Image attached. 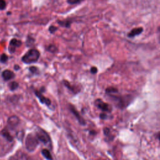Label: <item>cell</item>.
<instances>
[{"label":"cell","mask_w":160,"mask_h":160,"mask_svg":"<svg viewBox=\"0 0 160 160\" xmlns=\"http://www.w3.org/2000/svg\"><path fill=\"white\" fill-rule=\"evenodd\" d=\"M20 122L19 118L16 116H12L8 119V128L11 130H14Z\"/></svg>","instance_id":"5b68a950"},{"label":"cell","mask_w":160,"mask_h":160,"mask_svg":"<svg viewBox=\"0 0 160 160\" xmlns=\"http://www.w3.org/2000/svg\"><path fill=\"white\" fill-rule=\"evenodd\" d=\"M94 104L97 108H98L99 109H100L101 110H102L104 112H109L111 111V106L109 104L104 102L101 99H96L94 102Z\"/></svg>","instance_id":"277c9868"},{"label":"cell","mask_w":160,"mask_h":160,"mask_svg":"<svg viewBox=\"0 0 160 160\" xmlns=\"http://www.w3.org/2000/svg\"><path fill=\"white\" fill-rule=\"evenodd\" d=\"M0 71H1V68H0Z\"/></svg>","instance_id":"603a6c76"},{"label":"cell","mask_w":160,"mask_h":160,"mask_svg":"<svg viewBox=\"0 0 160 160\" xmlns=\"http://www.w3.org/2000/svg\"><path fill=\"white\" fill-rule=\"evenodd\" d=\"M143 29L142 28H137L132 29L129 33H128V36L130 38L134 37L135 36H137L139 34H141L142 32Z\"/></svg>","instance_id":"30bf717a"},{"label":"cell","mask_w":160,"mask_h":160,"mask_svg":"<svg viewBox=\"0 0 160 160\" xmlns=\"http://www.w3.org/2000/svg\"><path fill=\"white\" fill-rule=\"evenodd\" d=\"M29 71L32 72V73H35L38 71V69L34 67V66H32V67H30L29 68Z\"/></svg>","instance_id":"ac0fdd59"},{"label":"cell","mask_w":160,"mask_h":160,"mask_svg":"<svg viewBox=\"0 0 160 160\" xmlns=\"http://www.w3.org/2000/svg\"><path fill=\"white\" fill-rule=\"evenodd\" d=\"M41 153L42 154V156L48 160H53L52 159V156H51L49 151L47 149H43L41 151Z\"/></svg>","instance_id":"8fae6325"},{"label":"cell","mask_w":160,"mask_h":160,"mask_svg":"<svg viewBox=\"0 0 160 160\" xmlns=\"http://www.w3.org/2000/svg\"><path fill=\"white\" fill-rule=\"evenodd\" d=\"M36 136L39 141H41L46 146H51V140L50 136L45 131L40 128H38L36 132Z\"/></svg>","instance_id":"3957f363"},{"label":"cell","mask_w":160,"mask_h":160,"mask_svg":"<svg viewBox=\"0 0 160 160\" xmlns=\"http://www.w3.org/2000/svg\"><path fill=\"white\" fill-rule=\"evenodd\" d=\"M14 68H15V69H18L19 68V66H17V65H16L15 66H14Z\"/></svg>","instance_id":"44dd1931"},{"label":"cell","mask_w":160,"mask_h":160,"mask_svg":"<svg viewBox=\"0 0 160 160\" xmlns=\"http://www.w3.org/2000/svg\"><path fill=\"white\" fill-rule=\"evenodd\" d=\"M21 45V42L19 40H17L16 39H12L9 43V50L11 52H13L15 51L16 48L19 47Z\"/></svg>","instance_id":"ba28073f"},{"label":"cell","mask_w":160,"mask_h":160,"mask_svg":"<svg viewBox=\"0 0 160 160\" xmlns=\"http://www.w3.org/2000/svg\"><path fill=\"white\" fill-rule=\"evenodd\" d=\"M48 51H49L53 52H54V51H56V47H55L54 46H52V45H51V46H49L48 47Z\"/></svg>","instance_id":"e0dca14e"},{"label":"cell","mask_w":160,"mask_h":160,"mask_svg":"<svg viewBox=\"0 0 160 160\" xmlns=\"http://www.w3.org/2000/svg\"><path fill=\"white\" fill-rule=\"evenodd\" d=\"M8 60V56L5 54H1L0 57V61L1 62H6Z\"/></svg>","instance_id":"5bb4252c"},{"label":"cell","mask_w":160,"mask_h":160,"mask_svg":"<svg viewBox=\"0 0 160 160\" xmlns=\"http://www.w3.org/2000/svg\"><path fill=\"white\" fill-rule=\"evenodd\" d=\"M6 6V3L4 0H0V9L2 10L5 9Z\"/></svg>","instance_id":"9a60e30c"},{"label":"cell","mask_w":160,"mask_h":160,"mask_svg":"<svg viewBox=\"0 0 160 160\" xmlns=\"http://www.w3.org/2000/svg\"><path fill=\"white\" fill-rule=\"evenodd\" d=\"M38 142L39 140L36 135L34 136L32 134H29L26 139V148L30 152L34 151L36 149Z\"/></svg>","instance_id":"7a4b0ae2"},{"label":"cell","mask_w":160,"mask_h":160,"mask_svg":"<svg viewBox=\"0 0 160 160\" xmlns=\"http://www.w3.org/2000/svg\"><path fill=\"white\" fill-rule=\"evenodd\" d=\"M70 110L71 111V112L74 115V116L76 118V119H78V122L81 124V125H84L86 124L85 121L84 120V119L80 116V114H79V112L77 111V110L74 108V106H70Z\"/></svg>","instance_id":"52a82bcc"},{"label":"cell","mask_w":160,"mask_h":160,"mask_svg":"<svg viewBox=\"0 0 160 160\" xmlns=\"http://www.w3.org/2000/svg\"><path fill=\"white\" fill-rule=\"evenodd\" d=\"M97 71H98V69H97V68H96V67H92V68H91V73L95 74V73L97 72Z\"/></svg>","instance_id":"ffe728a7"},{"label":"cell","mask_w":160,"mask_h":160,"mask_svg":"<svg viewBox=\"0 0 160 160\" xmlns=\"http://www.w3.org/2000/svg\"><path fill=\"white\" fill-rule=\"evenodd\" d=\"M49 31H50L51 33H54V32L57 30V28L55 27V26H51L49 27Z\"/></svg>","instance_id":"2e32d148"},{"label":"cell","mask_w":160,"mask_h":160,"mask_svg":"<svg viewBox=\"0 0 160 160\" xmlns=\"http://www.w3.org/2000/svg\"><path fill=\"white\" fill-rule=\"evenodd\" d=\"M39 56L40 53L37 49H31L22 57V61L26 64L34 63L39 59Z\"/></svg>","instance_id":"6da1fadb"},{"label":"cell","mask_w":160,"mask_h":160,"mask_svg":"<svg viewBox=\"0 0 160 160\" xmlns=\"http://www.w3.org/2000/svg\"><path fill=\"white\" fill-rule=\"evenodd\" d=\"M35 94L36 95V96L38 97V98L39 99V100L40 101V102L42 104H46V106H49L51 104V100L47 98H46L45 96H44L41 92L38 91H35Z\"/></svg>","instance_id":"8992f818"},{"label":"cell","mask_w":160,"mask_h":160,"mask_svg":"<svg viewBox=\"0 0 160 160\" xmlns=\"http://www.w3.org/2000/svg\"><path fill=\"white\" fill-rule=\"evenodd\" d=\"M8 86H9V89H10L11 91H14V90L18 88L19 84H18V83L17 82H16V81H12V82H10L9 83Z\"/></svg>","instance_id":"7c38bea8"},{"label":"cell","mask_w":160,"mask_h":160,"mask_svg":"<svg viewBox=\"0 0 160 160\" xmlns=\"http://www.w3.org/2000/svg\"><path fill=\"white\" fill-rule=\"evenodd\" d=\"M83 0H67V2L70 4H79Z\"/></svg>","instance_id":"4fadbf2b"},{"label":"cell","mask_w":160,"mask_h":160,"mask_svg":"<svg viewBox=\"0 0 160 160\" xmlns=\"http://www.w3.org/2000/svg\"><path fill=\"white\" fill-rule=\"evenodd\" d=\"M2 76L5 81H8L13 79L15 76V74L12 71L9 69H6L4 71H2Z\"/></svg>","instance_id":"9c48e42d"},{"label":"cell","mask_w":160,"mask_h":160,"mask_svg":"<svg viewBox=\"0 0 160 160\" xmlns=\"http://www.w3.org/2000/svg\"><path fill=\"white\" fill-rule=\"evenodd\" d=\"M158 138H159V141H160V132L158 133Z\"/></svg>","instance_id":"7402d4cb"},{"label":"cell","mask_w":160,"mask_h":160,"mask_svg":"<svg viewBox=\"0 0 160 160\" xmlns=\"http://www.w3.org/2000/svg\"><path fill=\"white\" fill-rule=\"evenodd\" d=\"M157 38L159 43L160 44V26L157 29Z\"/></svg>","instance_id":"d6986e66"}]
</instances>
